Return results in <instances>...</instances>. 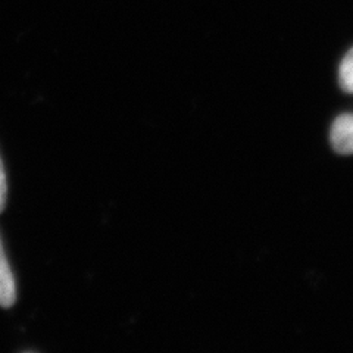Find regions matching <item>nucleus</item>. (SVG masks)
<instances>
[{
	"label": "nucleus",
	"mask_w": 353,
	"mask_h": 353,
	"mask_svg": "<svg viewBox=\"0 0 353 353\" xmlns=\"http://www.w3.org/2000/svg\"><path fill=\"white\" fill-rule=\"evenodd\" d=\"M331 145L340 154H353V114L340 115L331 127Z\"/></svg>",
	"instance_id": "nucleus-1"
},
{
	"label": "nucleus",
	"mask_w": 353,
	"mask_h": 353,
	"mask_svg": "<svg viewBox=\"0 0 353 353\" xmlns=\"http://www.w3.org/2000/svg\"><path fill=\"white\" fill-rule=\"evenodd\" d=\"M17 301V287L14 274L10 271L8 258L0 240V306L10 307Z\"/></svg>",
	"instance_id": "nucleus-2"
},
{
	"label": "nucleus",
	"mask_w": 353,
	"mask_h": 353,
	"mask_svg": "<svg viewBox=\"0 0 353 353\" xmlns=\"http://www.w3.org/2000/svg\"><path fill=\"white\" fill-rule=\"evenodd\" d=\"M339 83L341 90L353 94V49H350L345 59L341 61L339 71Z\"/></svg>",
	"instance_id": "nucleus-3"
},
{
	"label": "nucleus",
	"mask_w": 353,
	"mask_h": 353,
	"mask_svg": "<svg viewBox=\"0 0 353 353\" xmlns=\"http://www.w3.org/2000/svg\"><path fill=\"white\" fill-rule=\"evenodd\" d=\"M6 193H8V184H6V174L3 170L2 159H0V212L5 209L6 203Z\"/></svg>",
	"instance_id": "nucleus-4"
}]
</instances>
